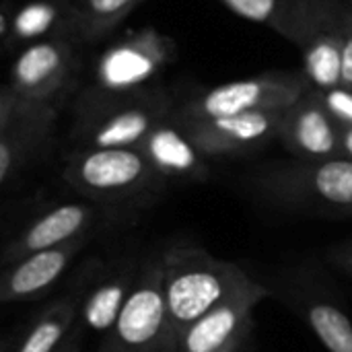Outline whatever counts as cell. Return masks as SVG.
Instances as JSON below:
<instances>
[{"instance_id":"7402d4cb","label":"cell","mask_w":352,"mask_h":352,"mask_svg":"<svg viewBox=\"0 0 352 352\" xmlns=\"http://www.w3.org/2000/svg\"><path fill=\"white\" fill-rule=\"evenodd\" d=\"M58 16V8L50 2H33L21 8L12 21V33L14 37L29 39L35 35L45 33Z\"/></svg>"},{"instance_id":"52a82bcc","label":"cell","mask_w":352,"mask_h":352,"mask_svg":"<svg viewBox=\"0 0 352 352\" xmlns=\"http://www.w3.org/2000/svg\"><path fill=\"white\" fill-rule=\"evenodd\" d=\"M58 105L19 97L10 85L0 95V184L8 186L50 142Z\"/></svg>"},{"instance_id":"7a4b0ae2","label":"cell","mask_w":352,"mask_h":352,"mask_svg":"<svg viewBox=\"0 0 352 352\" xmlns=\"http://www.w3.org/2000/svg\"><path fill=\"white\" fill-rule=\"evenodd\" d=\"M167 120L161 95L136 91L89 95L76 116L74 136L82 148H138L144 138Z\"/></svg>"},{"instance_id":"9a60e30c","label":"cell","mask_w":352,"mask_h":352,"mask_svg":"<svg viewBox=\"0 0 352 352\" xmlns=\"http://www.w3.org/2000/svg\"><path fill=\"white\" fill-rule=\"evenodd\" d=\"M163 177L200 179L206 175L204 153L192 142L188 132L167 120L161 122L138 146Z\"/></svg>"},{"instance_id":"5bb4252c","label":"cell","mask_w":352,"mask_h":352,"mask_svg":"<svg viewBox=\"0 0 352 352\" xmlns=\"http://www.w3.org/2000/svg\"><path fill=\"white\" fill-rule=\"evenodd\" d=\"M95 223V210L87 204L68 202L50 208L35 221H31L4 250V264H14L16 260L64 245L72 239L85 237Z\"/></svg>"},{"instance_id":"6da1fadb","label":"cell","mask_w":352,"mask_h":352,"mask_svg":"<svg viewBox=\"0 0 352 352\" xmlns=\"http://www.w3.org/2000/svg\"><path fill=\"white\" fill-rule=\"evenodd\" d=\"M165 301L169 311L171 352L179 336L252 276L233 262L221 260L202 248H173L161 256Z\"/></svg>"},{"instance_id":"603a6c76","label":"cell","mask_w":352,"mask_h":352,"mask_svg":"<svg viewBox=\"0 0 352 352\" xmlns=\"http://www.w3.org/2000/svg\"><path fill=\"white\" fill-rule=\"evenodd\" d=\"M320 97L340 128L352 126V89L340 85L336 89H330V91H320Z\"/></svg>"},{"instance_id":"cb8c5ba5","label":"cell","mask_w":352,"mask_h":352,"mask_svg":"<svg viewBox=\"0 0 352 352\" xmlns=\"http://www.w3.org/2000/svg\"><path fill=\"white\" fill-rule=\"evenodd\" d=\"M342 87L352 89V31L344 33V47H342Z\"/></svg>"},{"instance_id":"4316f807","label":"cell","mask_w":352,"mask_h":352,"mask_svg":"<svg viewBox=\"0 0 352 352\" xmlns=\"http://www.w3.org/2000/svg\"><path fill=\"white\" fill-rule=\"evenodd\" d=\"M340 157L352 161V126L340 128Z\"/></svg>"},{"instance_id":"30bf717a","label":"cell","mask_w":352,"mask_h":352,"mask_svg":"<svg viewBox=\"0 0 352 352\" xmlns=\"http://www.w3.org/2000/svg\"><path fill=\"white\" fill-rule=\"evenodd\" d=\"M74 50L62 39H50L29 45L10 68V89L35 103L56 105L72 78Z\"/></svg>"},{"instance_id":"ac0fdd59","label":"cell","mask_w":352,"mask_h":352,"mask_svg":"<svg viewBox=\"0 0 352 352\" xmlns=\"http://www.w3.org/2000/svg\"><path fill=\"white\" fill-rule=\"evenodd\" d=\"M342 47L344 35L322 33L305 45V76L318 91H330L342 85Z\"/></svg>"},{"instance_id":"ffe728a7","label":"cell","mask_w":352,"mask_h":352,"mask_svg":"<svg viewBox=\"0 0 352 352\" xmlns=\"http://www.w3.org/2000/svg\"><path fill=\"white\" fill-rule=\"evenodd\" d=\"M140 0H76L72 23L82 39H97L109 33Z\"/></svg>"},{"instance_id":"5b68a950","label":"cell","mask_w":352,"mask_h":352,"mask_svg":"<svg viewBox=\"0 0 352 352\" xmlns=\"http://www.w3.org/2000/svg\"><path fill=\"white\" fill-rule=\"evenodd\" d=\"M309 91L307 76L295 74H262L252 78L219 85L196 99L184 109V122L212 120L252 111L287 109Z\"/></svg>"},{"instance_id":"83f0119b","label":"cell","mask_w":352,"mask_h":352,"mask_svg":"<svg viewBox=\"0 0 352 352\" xmlns=\"http://www.w3.org/2000/svg\"><path fill=\"white\" fill-rule=\"evenodd\" d=\"M344 29H346V31H352V8L349 10L346 19H344Z\"/></svg>"},{"instance_id":"7c38bea8","label":"cell","mask_w":352,"mask_h":352,"mask_svg":"<svg viewBox=\"0 0 352 352\" xmlns=\"http://www.w3.org/2000/svg\"><path fill=\"white\" fill-rule=\"evenodd\" d=\"M285 109L252 111L212 120L184 122V130L204 155H229L254 148L280 132Z\"/></svg>"},{"instance_id":"8992f818","label":"cell","mask_w":352,"mask_h":352,"mask_svg":"<svg viewBox=\"0 0 352 352\" xmlns=\"http://www.w3.org/2000/svg\"><path fill=\"white\" fill-rule=\"evenodd\" d=\"M264 190L289 204L352 214V161L338 157L283 167L266 177Z\"/></svg>"},{"instance_id":"484cf974","label":"cell","mask_w":352,"mask_h":352,"mask_svg":"<svg viewBox=\"0 0 352 352\" xmlns=\"http://www.w3.org/2000/svg\"><path fill=\"white\" fill-rule=\"evenodd\" d=\"M330 258H332V262H334L336 266H340L344 272L352 274V241L351 243H342L340 248H336V250L330 254Z\"/></svg>"},{"instance_id":"277c9868","label":"cell","mask_w":352,"mask_h":352,"mask_svg":"<svg viewBox=\"0 0 352 352\" xmlns=\"http://www.w3.org/2000/svg\"><path fill=\"white\" fill-rule=\"evenodd\" d=\"M99 352H171L161 258L148 260Z\"/></svg>"},{"instance_id":"ba28073f","label":"cell","mask_w":352,"mask_h":352,"mask_svg":"<svg viewBox=\"0 0 352 352\" xmlns=\"http://www.w3.org/2000/svg\"><path fill=\"white\" fill-rule=\"evenodd\" d=\"M266 297V287L252 278L194 322L179 336L177 352H241L254 326V311Z\"/></svg>"},{"instance_id":"d6986e66","label":"cell","mask_w":352,"mask_h":352,"mask_svg":"<svg viewBox=\"0 0 352 352\" xmlns=\"http://www.w3.org/2000/svg\"><path fill=\"white\" fill-rule=\"evenodd\" d=\"M305 322L328 352H352L351 318L332 301H307Z\"/></svg>"},{"instance_id":"44dd1931","label":"cell","mask_w":352,"mask_h":352,"mask_svg":"<svg viewBox=\"0 0 352 352\" xmlns=\"http://www.w3.org/2000/svg\"><path fill=\"white\" fill-rule=\"evenodd\" d=\"M221 2L248 21L272 25L283 33H289L291 29L287 0H221Z\"/></svg>"},{"instance_id":"9c48e42d","label":"cell","mask_w":352,"mask_h":352,"mask_svg":"<svg viewBox=\"0 0 352 352\" xmlns=\"http://www.w3.org/2000/svg\"><path fill=\"white\" fill-rule=\"evenodd\" d=\"M173 41L155 27H146L136 35L111 45L95 68V80L101 91L128 93L153 78L171 58Z\"/></svg>"},{"instance_id":"3957f363","label":"cell","mask_w":352,"mask_h":352,"mask_svg":"<svg viewBox=\"0 0 352 352\" xmlns=\"http://www.w3.org/2000/svg\"><path fill=\"white\" fill-rule=\"evenodd\" d=\"M64 179L97 202H128L151 196L163 175L140 148H80L66 167Z\"/></svg>"},{"instance_id":"8fae6325","label":"cell","mask_w":352,"mask_h":352,"mask_svg":"<svg viewBox=\"0 0 352 352\" xmlns=\"http://www.w3.org/2000/svg\"><path fill=\"white\" fill-rule=\"evenodd\" d=\"M278 136L303 161L340 157V126L326 109L320 91H307L297 103L285 109Z\"/></svg>"},{"instance_id":"2e32d148","label":"cell","mask_w":352,"mask_h":352,"mask_svg":"<svg viewBox=\"0 0 352 352\" xmlns=\"http://www.w3.org/2000/svg\"><path fill=\"white\" fill-rule=\"evenodd\" d=\"M138 270L132 268H122L116 270L113 274L101 278L85 297L80 303V322L85 328L93 332H103L107 334L111 326L116 324L118 316L122 314L134 283H136Z\"/></svg>"},{"instance_id":"4fadbf2b","label":"cell","mask_w":352,"mask_h":352,"mask_svg":"<svg viewBox=\"0 0 352 352\" xmlns=\"http://www.w3.org/2000/svg\"><path fill=\"white\" fill-rule=\"evenodd\" d=\"M85 239L87 235L72 239L64 245L25 256L10 264L0 280V301L21 303L43 295L68 270L72 260L82 250Z\"/></svg>"},{"instance_id":"e0dca14e","label":"cell","mask_w":352,"mask_h":352,"mask_svg":"<svg viewBox=\"0 0 352 352\" xmlns=\"http://www.w3.org/2000/svg\"><path fill=\"white\" fill-rule=\"evenodd\" d=\"M80 316V303L76 297H64L43 307L12 352H56L66 340Z\"/></svg>"},{"instance_id":"d4e9b609","label":"cell","mask_w":352,"mask_h":352,"mask_svg":"<svg viewBox=\"0 0 352 352\" xmlns=\"http://www.w3.org/2000/svg\"><path fill=\"white\" fill-rule=\"evenodd\" d=\"M82 328H85V324H82L80 318H78V322L74 324V328L70 330V334L66 336V340L60 344V349L56 352H80V344H82Z\"/></svg>"}]
</instances>
